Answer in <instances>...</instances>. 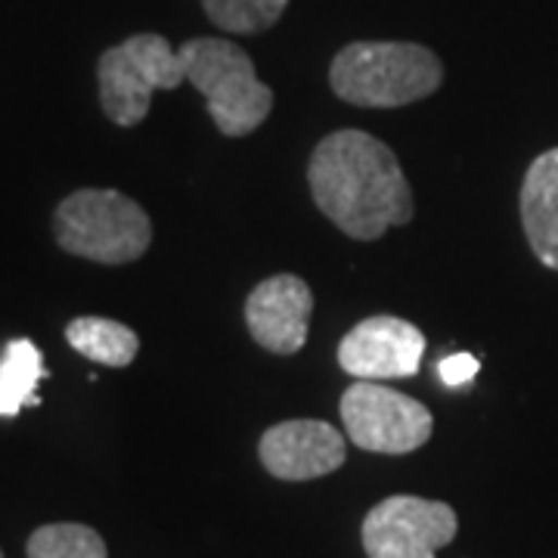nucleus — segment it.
I'll return each instance as SVG.
<instances>
[{
  "label": "nucleus",
  "mask_w": 558,
  "mask_h": 558,
  "mask_svg": "<svg viewBox=\"0 0 558 558\" xmlns=\"http://www.w3.org/2000/svg\"><path fill=\"white\" fill-rule=\"evenodd\" d=\"M307 183L319 211L351 240H381L416 215L398 156L366 131L344 128L319 140L307 161Z\"/></svg>",
  "instance_id": "1"
},
{
  "label": "nucleus",
  "mask_w": 558,
  "mask_h": 558,
  "mask_svg": "<svg viewBox=\"0 0 558 558\" xmlns=\"http://www.w3.org/2000/svg\"><path fill=\"white\" fill-rule=\"evenodd\" d=\"M444 81L435 50L410 40H354L329 65L339 100L360 109H400L432 97Z\"/></svg>",
  "instance_id": "2"
},
{
  "label": "nucleus",
  "mask_w": 558,
  "mask_h": 558,
  "mask_svg": "<svg viewBox=\"0 0 558 558\" xmlns=\"http://www.w3.org/2000/svg\"><path fill=\"white\" fill-rule=\"evenodd\" d=\"M186 81L208 102V116L223 137L258 131L274 109V90L258 81L255 62L227 38H193L178 47Z\"/></svg>",
  "instance_id": "3"
},
{
  "label": "nucleus",
  "mask_w": 558,
  "mask_h": 558,
  "mask_svg": "<svg viewBox=\"0 0 558 558\" xmlns=\"http://www.w3.org/2000/svg\"><path fill=\"white\" fill-rule=\"evenodd\" d=\"M53 236L75 258L116 267L146 255L153 220L140 202L119 190H78L57 205Z\"/></svg>",
  "instance_id": "4"
},
{
  "label": "nucleus",
  "mask_w": 558,
  "mask_h": 558,
  "mask_svg": "<svg viewBox=\"0 0 558 558\" xmlns=\"http://www.w3.org/2000/svg\"><path fill=\"white\" fill-rule=\"evenodd\" d=\"M100 106L119 128H134L149 116L156 90H178L186 81L178 50L156 32H143L102 50L97 62Z\"/></svg>",
  "instance_id": "5"
},
{
  "label": "nucleus",
  "mask_w": 558,
  "mask_h": 558,
  "mask_svg": "<svg viewBox=\"0 0 558 558\" xmlns=\"http://www.w3.org/2000/svg\"><path fill=\"white\" fill-rule=\"evenodd\" d=\"M339 413L351 444L381 457L413 453L428 444L435 428L432 410L425 403L376 381H354L341 395Z\"/></svg>",
  "instance_id": "6"
},
{
  "label": "nucleus",
  "mask_w": 558,
  "mask_h": 558,
  "mask_svg": "<svg viewBox=\"0 0 558 558\" xmlns=\"http://www.w3.org/2000/svg\"><path fill=\"white\" fill-rule=\"evenodd\" d=\"M459 519L453 506L422 497H388L363 519V549L369 558H435L453 543Z\"/></svg>",
  "instance_id": "7"
},
{
  "label": "nucleus",
  "mask_w": 558,
  "mask_h": 558,
  "mask_svg": "<svg viewBox=\"0 0 558 558\" xmlns=\"http://www.w3.org/2000/svg\"><path fill=\"white\" fill-rule=\"evenodd\" d=\"M425 357V336L416 323L400 317L360 319L341 339L339 366L360 381L410 379Z\"/></svg>",
  "instance_id": "8"
},
{
  "label": "nucleus",
  "mask_w": 558,
  "mask_h": 558,
  "mask_svg": "<svg viewBox=\"0 0 558 558\" xmlns=\"http://www.w3.org/2000/svg\"><path fill=\"white\" fill-rule=\"evenodd\" d=\"M260 465L279 481H314L332 475L348 459V440L319 418H289L270 425L258 444Z\"/></svg>",
  "instance_id": "9"
},
{
  "label": "nucleus",
  "mask_w": 558,
  "mask_h": 558,
  "mask_svg": "<svg viewBox=\"0 0 558 558\" xmlns=\"http://www.w3.org/2000/svg\"><path fill=\"white\" fill-rule=\"evenodd\" d=\"M314 314V292L295 274L260 279L245 301V326L264 351L289 357L307 341Z\"/></svg>",
  "instance_id": "10"
},
{
  "label": "nucleus",
  "mask_w": 558,
  "mask_h": 558,
  "mask_svg": "<svg viewBox=\"0 0 558 558\" xmlns=\"http://www.w3.org/2000/svg\"><path fill=\"white\" fill-rule=\"evenodd\" d=\"M521 227L539 264L558 270V149H546L524 174Z\"/></svg>",
  "instance_id": "11"
},
{
  "label": "nucleus",
  "mask_w": 558,
  "mask_h": 558,
  "mask_svg": "<svg viewBox=\"0 0 558 558\" xmlns=\"http://www.w3.org/2000/svg\"><path fill=\"white\" fill-rule=\"evenodd\" d=\"M65 341L78 351L81 357L124 369L131 366L140 351L137 332L119 319L106 317H78L65 326Z\"/></svg>",
  "instance_id": "12"
},
{
  "label": "nucleus",
  "mask_w": 558,
  "mask_h": 558,
  "mask_svg": "<svg viewBox=\"0 0 558 558\" xmlns=\"http://www.w3.org/2000/svg\"><path fill=\"white\" fill-rule=\"evenodd\" d=\"M40 379H47V369H44L38 344L28 339L10 341L3 348V357H0V416H20L25 403L38 407Z\"/></svg>",
  "instance_id": "13"
},
{
  "label": "nucleus",
  "mask_w": 558,
  "mask_h": 558,
  "mask_svg": "<svg viewBox=\"0 0 558 558\" xmlns=\"http://www.w3.org/2000/svg\"><path fill=\"white\" fill-rule=\"evenodd\" d=\"M25 553L28 558H106V543L94 527L62 521L38 527L28 537Z\"/></svg>",
  "instance_id": "14"
},
{
  "label": "nucleus",
  "mask_w": 558,
  "mask_h": 558,
  "mask_svg": "<svg viewBox=\"0 0 558 558\" xmlns=\"http://www.w3.org/2000/svg\"><path fill=\"white\" fill-rule=\"evenodd\" d=\"M289 0H202L205 16L227 35H258L274 28Z\"/></svg>",
  "instance_id": "15"
},
{
  "label": "nucleus",
  "mask_w": 558,
  "mask_h": 558,
  "mask_svg": "<svg viewBox=\"0 0 558 558\" xmlns=\"http://www.w3.org/2000/svg\"><path fill=\"white\" fill-rule=\"evenodd\" d=\"M478 369V357H472V354H450V357H444L438 363L440 381L450 385V388H459V385H465L469 379H475Z\"/></svg>",
  "instance_id": "16"
},
{
  "label": "nucleus",
  "mask_w": 558,
  "mask_h": 558,
  "mask_svg": "<svg viewBox=\"0 0 558 558\" xmlns=\"http://www.w3.org/2000/svg\"><path fill=\"white\" fill-rule=\"evenodd\" d=\"M0 558H3V553H0Z\"/></svg>",
  "instance_id": "17"
}]
</instances>
